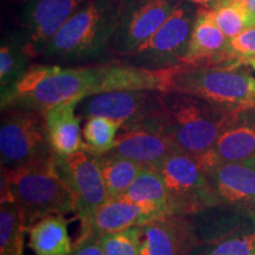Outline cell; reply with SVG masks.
Instances as JSON below:
<instances>
[{
  "instance_id": "obj_25",
  "label": "cell",
  "mask_w": 255,
  "mask_h": 255,
  "mask_svg": "<svg viewBox=\"0 0 255 255\" xmlns=\"http://www.w3.org/2000/svg\"><path fill=\"white\" fill-rule=\"evenodd\" d=\"M32 64L33 59L28 56L19 37L13 31H6L0 45V92L15 84Z\"/></svg>"
},
{
  "instance_id": "obj_16",
  "label": "cell",
  "mask_w": 255,
  "mask_h": 255,
  "mask_svg": "<svg viewBox=\"0 0 255 255\" xmlns=\"http://www.w3.org/2000/svg\"><path fill=\"white\" fill-rule=\"evenodd\" d=\"M139 228V255H189L195 242L189 215L168 214Z\"/></svg>"
},
{
  "instance_id": "obj_10",
  "label": "cell",
  "mask_w": 255,
  "mask_h": 255,
  "mask_svg": "<svg viewBox=\"0 0 255 255\" xmlns=\"http://www.w3.org/2000/svg\"><path fill=\"white\" fill-rule=\"evenodd\" d=\"M53 162L59 177L71 193L76 218L81 221V231H84L90 227L98 209L109 200L97 154L84 145L69 156L53 154Z\"/></svg>"
},
{
  "instance_id": "obj_23",
  "label": "cell",
  "mask_w": 255,
  "mask_h": 255,
  "mask_svg": "<svg viewBox=\"0 0 255 255\" xmlns=\"http://www.w3.org/2000/svg\"><path fill=\"white\" fill-rule=\"evenodd\" d=\"M121 197L144 207L158 218L169 214L167 189L157 169L143 167L131 186Z\"/></svg>"
},
{
  "instance_id": "obj_29",
  "label": "cell",
  "mask_w": 255,
  "mask_h": 255,
  "mask_svg": "<svg viewBox=\"0 0 255 255\" xmlns=\"http://www.w3.org/2000/svg\"><path fill=\"white\" fill-rule=\"evenodd\" d=\"M231 50L247 64L255 58V26L242 31L237 37L229 39Z\"/></svg>"
},
{
  "instance_id": "obj_18",
  "label": "cell",
  "mask_w": 255,
  "mask_h": 255,
  "mask_svg": "<svg viewBox=\"0 0 255 255\" xmlns=\"http://www.w3.org/2000/svg\"><path fill=\"white\" fill-rule=\"evenodd\" d=\"M178 150L164 133L151 128L119 130L110 152L131 159L142 167L158 169L164 159Z\"/></svg>"
},
{
  "instance_id": "obj_32",
  "label": "cell",
  "mask_w": 255,
  "mask_h": 255,
  "mask_svg": "<svg viewBox=\"0 0 255 255\" xmlns=\"http://www.w3.org/2000/svg\"><path fill=\"white\" fill-rule=\"evenodd\" d=\"M246 5L255 13V0H244Z\"/></svg>"
},
{
  "instance_id": "obj_4",
  "label": "cell",
  "mask_w": 255,
  "mask_h": 255,
  "mask_svg": "<svg viewBox=\"0 0 255 255\" xmlns=\"http://www.w3.org/2000/svg\"><path fill=\"white\" fill-rule=\"evenodd\" d=\"M1 188L24 210L28 226L49 215L75 213L72 195L57 173L53 156L17 169L1 167Z\"/></svg>"
},
{
  "instance_id": "obj_9",
  "label": "cell",
  "mask_w": 255,
  "mask_h": 255,
  "mask_svg": "<svg viewBox=\"0 0 255 255\" xmlns=\"http://www.w3.org/2000/svg\"><path fill=\"white\" fill-rule=\"evenodd\" d=\"M157 170L167 189L169 214L191 215L218 206L199 156L176 150Z\"/></svg>"
},
{
  "instance_id": "obj_28",
  "label": "cell",
  "mask_w": 255,
  "mask_h": 255,
  "mask_svg": "<svg viewBox=\"0 0 255 255\" xmlns=\"http://www.w3.org/2000/svg\"><path fill=\"white\" fill-rule=\"evenodd\" d=\"M139 226L108 233L102 237L104 255H139Z\"/></svg>"
},
{
  "instance_id": "obj_19",
  "label": "cell",
  "mask_w": 255,
  "mask_h": 255,
  "mask_svg": "<svg viewBox=\"0 0 255 255\" xmlns=\"http://www.w3.org/2000/svg\"><path fill=\"white\" fill-rule=\"evenodd\" d=\"M81 100L66 101L45 111V121L51 148L55 155L69 156L84 148L81 117L77 107Z\"/></svg>"
},
{
  "instance_id": "obj_27",
  "label": "cell",
  "mask_w": 255,
  "mask_h": 255,
  "mask_svg": "<svg viewBox=\"0 0 255 255\" xmlns=\"http://www.w3.org/2000/svg\"><path fill=\"white\" fill-rule=\"evenodd\" d=\"M120 126L115 121L102 116L85 120L83 128L84 145L89 150L100 155L109 151L119 135Z\"/></svg>"
},
{
  "instance_id": "obj_34",
  "label": "cell",
  "mask_w": 255,
  "mask_h": 255,
  "mask_svg": "<svg viewBox=\"0 0 255 255\" xmlns=\"http://www.w3.org/2000/svg\"><path fill=\"white\" fill-rule=\"evenodd\" d=\"M248 65L252 66V69H253L254 71H255V58L251 59V60H250V63H248Z\"/></svg>"
},
{
  "instance_id": "obj_33",
  "label": "cell",
  "mask_w": 255,
  "mask_h": 255,
  "mask_svg": "<svg viewBox=\"0 0 255 255\" xmlns=\"http://www.w3.org/2000/svg\"><path fill=\"white\" fill-rule=\"evenodd\" d=\"M12 1H13L15 5H19V6H21V5H23V4H25V2H27L28 0H12Z\"/></svg>"
},
{
  "instance_id": "obj_14",
  "label": "cell",
  "mask_w": 255,
  "mask_h": 255,
  "mask_svg": "<svg viewBox=\"0 0 255 255\" xmlns=\"http://www.w3.org/2000/svg\"><path fill=\"white\" fill-rule=\"evenodd\" d=\"M183 65H248L231 50L229 39L216 24L213 9L199 6Z\"/></svg>"
},
{
  "instance_id": "obj_21",
  "label": "cell",
  "mask_w": 255,
  "mask_h": 255,
  "mask_svg": "<svg viewBox=\"0 0 255 255\" xmlns=\"http://www.w3.org/2000/svg\"><path fill=\"white\" fill-rule=\"evenodd\" d=\"M69 220L55 214L28 226V247L36 255H71L73 245L68 232Z\"/></svg>"
},
{
  "instance_id": "obj_8",
  "label": "cell",
  "mask_w": 255,
  "mask_h": 255,
  "mask_svg": "<svg viewBox=\"0 0 255 255\" xmlns=\"http://www.w3.org/2000/svg\"><path fill=\"white\" fill-rule=\"evenodd\" d=\"M199 5L180 0L176 7L152 36L124 62L148 70L182 66Z\"/></svg>"
},
{
  "instance_id": "obj_20",
  "label": "cell",
  "mask_w": 255,
  "mask_h": 255,
  "mask_svg": "<svg viewBox=\"0 0 255 255\" xmlns=\"http://www.w3.org/2000/svg\"><path fill=\"white\" fill-rule=\"evenodd\" d=\"M157 218L158 216L144 207L123 197H117V199H109L98 209L90 227L84 231H92L103 237L108 233L142 226Z\"/></svg>"
},
{
  "instance_id": "obj_15",
  "label": "cell",
  "mask_w": 255,
  "mask_h": 255,
  "mask_svg": "<svg viewBox=\"0 0 255 255\" xmlns=\"http://www.w3.org/2000/svg\"><path fill=\"white\" fill-rule=\"evenodd\" d=\"M205 169L218 206L255 214V158L223 162Z\"/></svg>"
},
{
  "instance_id": "obj_12",
  "label": "cell",
  "mask_w": 255,
  "mask_h": 255,
  "mask_svg": "<svg viewBox=\"0 0 255 255\" xmlns=\"http://www.w3.org/2000/svg\"><path fill=\"white\" fill-rule=\"evenodd\" d=\"M180 0H121L110 49L126 59L167 20Z\"/></svg>"
},
{
  "instance_id": "obj_11",
  "label": "cell",
  "mask_w": 255,
  "mask_h": 255,
  "mask_svg": "<svg viewBox=\"0 0 255 255\" xmlns=\"http://www.w3.org/2000/svg\"><path fill=\"white\" fill-rule=\"evenodd\" d=\"M161 105V91L126 90L103 92L84 97L79 102L77 114L81 119L107 117L120 129L151 128Z\"/></svg>"
},
{
  "instance_id": "obj_7",
  "label": "cell",
  "mask_w": 255,
  "mask_h": 255,
  "mask_svg": "<svg viewBox=\"0 0 255 255\" xmlns=\"http://www.w3.org/2000/svg\"><path fill=\"white\" fill-rule=\"evenodd\" d=\"M53 156L45 115L39 111L7 108L0 120L1 167L17 169Z\"/></svg>"
},
{
  "instance_id": "obj_2",
  "label": "cell",
  "mask_w": 255,
  "mask_h": 255,
  "mask_svg": "<svg viewBox=\"0 0 255 255\" xmlns=\"http://www.w3.org/2000/svg\"><path fill=\"white\" fill-rule=\"evenodd\" d=\"M121 0H90L60 27L38 63L84 66L116 60L110 41Z\"/></svg>"
},
{
  "instance_id": "obj_30",
  "label": "cell",
  "mask_w": 255,
  "mask_h": 255,
  "mask_svg": "<svg viewBox=\"0 0 255 255\" xmlns=\"http://www.w3.org/2000/svg\"><path fill=\"white\" fill-rule=\"evenodd\" d=\"M71 255H104L102 237L92 231L81 232V237L73 244Z\"/></svg>"
},
{
  "instance_id": "obj_5",
  "label": "cell",
  "mask_w": 255,
  "mask_h": 255,
  "mask_svg": "<svg viewBox=\"0 0 255 255\" xmlns=\"http://www.w3.org/2000/svg\"><path fill=\"white\" fill-rule=\"evenodd\" d=\"M241 66L174 68L169 90L194 95L231 111L255 108V78Z\"/></svg>"
},
{
  "instance_id": "obj_1",
  "label": "cell",
  "mask_w": 255,
  "mask_h": 255,
  "mask_svg": "<svg viewBox=\"0 0 255 255\" xmlns=\"http://www.w3.org/2000/svg\"><path fill=\"white\" fill-rule=\"evenodd\" d=\"M103 92H107L104 64L62 66L33 63L15 84L0 92V105L1 110L20 108L45 114L57 104Z\"/></svg>"
},
{
  "instance_id": "obj_24",
  "label": "cell",
  "mask_w": 255,
  "mask_h": 255,
  "mask_svg": "<svg viewBox=\"0 0 255 255\" xmlns=\"http://www.w3.org/2000/svg\"><path fill=\"white\" fill-rule=\"evenodd\" d=\"M97 162L109 199L122 196L143 169L141 164L110 151L97 155Z\"/></svg>"
},
{
  "instance_id": "obj_22",
  "label": "cell",
  "mask_w": 255,
  "mask_h": 255,
  "mask_svg": "<svg viewBox=\"0 0 255 255\" xmlns=\"http://www.w3.org/2000/svg\"><path fill=\"white\" fill-rule=\"evenodd\" d=\"M0 195V255H23L26 216L6 188Z\"/></svg>"
},
{
  "instance_id": "obj_17",
  "label": "cell",
  "mask_w": 255,
  "mask_h": 255,
  "mask_svg": "<svg viewBox=\"0 0 255 255\" xmlns=\"http://www.w3.org/2000/svg\"><path fill=\"white\" fill-rule=\"evenodd\" d=\"M199 157L205 168L255 158V108L237 111L212 150Z\"/></svg>"
},
{
  "instance_id": "obj_31",
  "label": "cell",
  "mask_w": 255,
  "mask_h": 255,
  "mask_svg": "<svg viewBox=\"0 0 255 255\" xmlns=\"http://www.w3.org/2000/svg\"><path fill=\"white\" fill-rule=\"evenodd\" d=\"M187 1L194 2V4L199 6H203V7L213 8L214 6L218 5L220 1H222V0H187Z\"/></svg>"
},
{
  "instance_id": "obj_6",
  "label": "cell",
  "mask_w": 255,
  "mask_h": 255,
  "mask_svg": "<svg viewBox=\"0 0 255 255\" xmlns=\"http://www.w3.org/2000/svg\"><path fill=\"white\" fill-rule=\"evenodd\" d=\"M195 242L189 255H255V214L215 206L189 215Z\"/></svg>"
},
{
  "instance_id": "obj_26",
  "label": "cell",
  "mask_w": 255,
  "mask_h": 255,
  "mask_svg": "<svg viewBox=\"0 0 255 255\" xmlns=\"http://www.w3.org/2000/svg\"><path fill=\"white\" fill-rule=\"evenodd\" d=\"M212 9L216 24L228 39L255 26V13L244 0H222Z\"/></svg>"
},
{
  "instance_id": "obj_3",
  "label": "cell",
  "mask_w": 255,
  "mask_h": 255,
  "mask_svg": "<svg viewBox=\"0 0 255 255\" xmlns=\"http://www.w3.org/2000/svg\"><path fill=\"white\" fill-rule=\"evenodd\" d=\"M235 113L187 92L161 91L152 129L164 133L178 150L202 156L212 150Z\"/></svg>"
},
{
  "instance_id": "obj_13",
  "label": "cell",
  "mask_w": 255,
  "mask_h": 255,
  "mask_svg": "<svg viewBox=\"0 0 255 255\" xmlns=\"http://www.w3.org/2000/svg\"><path fill=\"white\" fill-rule=\"evenodd\" d=\"M90 0H28L19 6L13 32L33 60L70 18Z\"/></svg>"
}]
</instances>
